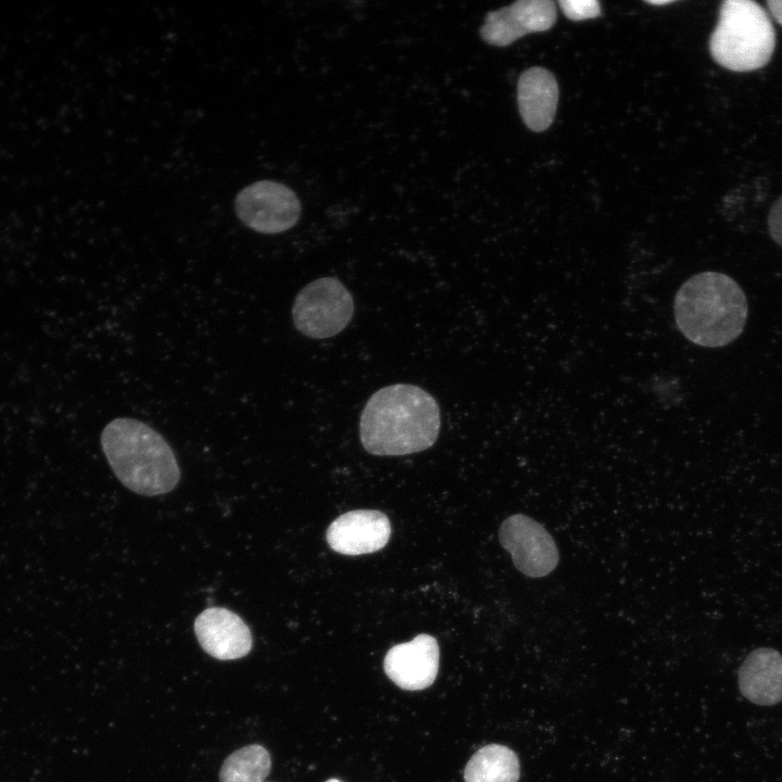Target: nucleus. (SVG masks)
<instances>
[{
	"mask_svg": "<svg viewBox=\"0 0 782 782\" xmlns=\"http://www.w3.org/2000/svg\"><path fill=\"white\" fill-rule=\"evenodd\" d=\"M499 540L510 554L514 566L528 577H545L558 564L559 554L553 537L527 515L514 514L504 519Z\"/></svg>",
	"mask_w": 782,
	"mask_h": 782,
	"instance_id": "0eeeda50",
	"label": "nucleus"
},
{
	"mask_svg": "<svg viewBox=\"0 0 782 782\" xmlns=\"http://www.w3.org/2000/svg\"><path fill=\"white\" fill-rule=\"evenodd\" d=\"M517 101L521 118L533 131H543L553 123L558 101V85L544 67L526 70L517 84Z\"/></svg>",
	"mask_w": 782,
	"mask_h": 782,
	"instance_id": "f8f14e48",
	"label": "nucleus"
},
{
	"mask_svg": "<svg viewBox=\"0 0 782 782\" xmlns=\"http://www.w3.org/2000/svg\"><path fill=\"white\" fill-rule=\"evenodd\" d=\"M439 645L429 634L392 646L386 654L383 669L393 683L403 690L418 691L430 686L439 669Z\"/></svg>",
	"mask_w": 782,
	"mask_h": 782,
	"instance_id": "1a4fd4ad",
	"label": "nucleus"
},
{
	"mask_svg": "<svg viewBox=\"0 0 782 782\" xmlns=\"http://www.w3.org/2000/svg\"><path fill=\"white\" fill-rule=\"evenodd\" d=\"M235 210L250 229L267 235L292 228L301 215L298 195L283 184L261 180L243 188L236 197Z\"/></svg>",
	"mask_w": 782,
	"mask_h": 782,
	"instance_id": "423d86ee",
	"label": "nucleus"
},
{
	"mask_svg": "<svg viewBox=\"0 0 782 782\" xmlns=\"http://www.w3.org/2000/svg\"><path fill=\"white\" fill-rule=\"evenodd\" d=\"M520 765L516 753L501 744L478 749L465 767V782H518Z\"/></svg>",
	"mask_w": 782,
	"mask_h": 782,
	"instance_id": "4468645a",
	"label": "nucleus"
},
{
	"mask_svg": "<svg viewBox=\"0 0 782 782\" xmlns=\"http://www.w3.org/2000/svg\"><path fill=\"white\" fill-rule=\"evenodd\" d=\"M747 313L743 289L719 272L693 275L681 285L673 301V315L681 333L705 348L733 342L745 327Z\"/></svg>",
	"mask_w": 782,
	"mask_h": 782,
	"instance_id": "f03ea898",
	"label": "nucleus"
},
{
	"mask_svg": "<svg viewBox=\"0 0 782 782\" xmlns=\"http://www.w3.org/2000/svg\"><path fill=\"white\" fill-rule=\"evenodd\" d=\"M102 451L117 479L141 495H161L178 484L180 469L166 440L130 417L111 420L101 433Z\"/></svg>",
	"mask_w": 782,
	"mask_h": 782,
	"instance_id": "7ed1b4c3",
	"label": "nucleus"
},
{
	"mask_svg": "<svg viewBox=\"0 0 782 782\" xmlns=\"http://www.w3.org/2000/svg\"><path fill=\"white\" fill-rule=\"evenodd\" d=\"M441 426L440 407L422 388L395 383L376 391L361 415L363 447L378 456H398L429 449Z\"/></svg>",
	"mask_w": 782,
	"mask_h": 782,
	"instance_id": "f257e3e1",
	"label": "nucleus"
},
{
	"mask_svg": "<svg viewBox=\"0 0 782 782\" xmlns=\"http://www.w3.org/2000/svg\"><path fill=\"white\" fill-rule=\"evenodd\" d=\"M194 633L204 652L219 660L241 658L252 648L249 627L227 608L203 610L194 620Z\"/></svg>",
	"mask_w": 782,
	"mask_h": 782,
	"instance_id": "9b49d317",
	"label": "nucleus"
},
{
	"mask_svg": "<svg viewBox=\"0 0 782 782\" xmlns=\"http://www.w3.org/2000/svg\"><path fill=\"white\" fill-rule=\"evenodd\" d=\"M767 4L775 21L782 25V0H769Z\"/></svg>",
	"mask_w": 782,
	"mask_h": 782,
	"instance_id": "a211bd4d",
	"label": "nucleus"
},
{
	"mask_svg": "<svg viewBox=\"0 0 782 782\" xmlns=\"http://www.w3.org/2000/svg\"><path fill=\"white\" fill-rule=\"evenodd\" d=\"M564 14L572 21L594 18L601 14V5L595 0H560Z\"/></svg>",
	"mask_w": 782,
	"mask_h": 782,
	"instance_id": "dca6fc26",
	"label": "nucleus"
},
{
	"mask_svg": "<svg viewBox=\"0 0 782 782\" xmlns=\"http://www.w3.org/2000/svg\"><path fill=\"white\" fill-rule=\"evenodd\" d=\"M326 782H341V781H339L338 779H329Z\"/></svg>",
	"mask_w": 782,
	"mask_h": 782,
	"instance_id": "aec40b11",
	"label": "nucleus"
},
{
	"mask_svg": "<svg viewBox=\"0 0 782 782\" xmlns=\"http://www.w3.org/2000/svg\"><path fill=\"white\" fill-rule=\"evenodd\" d=\"M768 228L771 238L782 247V197L775 201L769 212Z\"/></svg>",
	"mask_w": 782,
	"mask_h": 782,
	"instance_id": "f3484780",
	"label": "nucleus"
},
{
	"mask_svg": "<svg viewBox=\"0 0 782 782\" xmlns=\"http://www.w3.org/2000/svg\"><path fill=\"white\" fill-rule=\"evenodd\" d=\"M556 16L551 0H519L488 13L480 36L489 45L505 47L527 34L550 29Z\"/></svg>",
	"mask_w": 782,
	"mask_h": 782,
	"instance_id": "6e6552de",
	"label": "nucleus"
},
{
	"mask_svg": "<svg viewBox=\"0 0 782 782\" xmlns=\"http://www.w3.org/2000/svg\"><path fill=\"white\" fill-rule=\"evenodd\" d=\"M353 314V298L336 277L311 281L299 291L292 305L294 327L312 339L338 335L349 325Z\"/></svg>",
	"mask_w": 782,
	"mask_h": 782,
	"instance_id": "39448f33",
	"label": "nucleus"
},
{
	"mask_svg": "<svg viewBox=\"0 0 782 782\" xmlns=\"http://www.w3.org/2000/svg\"><path fill=\"white\" fill-rule=\"evenodd\" d=\"M739 689L749 702L770 706L782 701V655L760 647L746 657L739 669Z\"/></svg>",
	"mask_w": 782,
	"mask_h": 782,
	"instance_id": "ddd939ff",
	"label": "nucleus"
},
{
	"mask_svg": "<svg viewBox=\"0 0 782 782\" xmlns=\"http://www.w3.org/2000/svg\"><path fill=\"white\" fill-rule=\"evenodd\" d=\"M272 768L269 753L258 744L230 754L219 771V782H263Z\"/></svg>",
	"mask_w": 782,
	"mask_h": 782,
	"instance_id": "2eb2a0df",
	"label": "nucleus"
},
{
	"mask_svg": "<svg viewBox=\"0 0 782 782\" xmlns=\"http://www.w3.org/2000/svg\"><path fill=\"white\" fill-rule=\"evenodd\" d=\"M391 535L389 518L379 510L357 509L340 515L328 527L326 540L331 550L350 556L381 550Z\"/></svg>",
	"mask_w": 782,
	"mask_h": 782,
	"instance_id": "9d476101",
	"label": "nucleus"
},
{
	"mask_svg": "<svg viewBox=\"0 0 782 782\" xmlns=\"http://www.w3.org/2000/svg\"><path fill=\"white\" fill-rule=\"evenodd\" d=\"M775 47V33L767 12L752 0H727L709 39L712 59L733 72L765 66Z\"/></svg>",
	"mask_w": 782,
	"mask_h": 782,
	"instance_id": "20e7f679",
	"label": "nucleus"
},
{
	"mask_svg": "<svg viewBox=\"0 0 782 782\" xmlns=\"http://www.w3.org/2000/svg\"><path fill=\"white\" fill-rule=\"evenodd\" d=\"M671 2H673V1H671V0H666V1H661V0H659V1L651 0V1H647V3L654 4V5H664V4H669V3H671Z\"/></svg>",
	"mask_w": 782,
	"mask_h": 782,
	"instance_id": "6ab92c4d",
	"label": "nucleus"
}]
</instances>
